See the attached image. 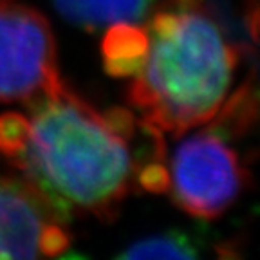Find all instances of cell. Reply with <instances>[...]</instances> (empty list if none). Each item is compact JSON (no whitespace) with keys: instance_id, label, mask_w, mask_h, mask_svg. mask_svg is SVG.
I'll return each mask as SVG.
<instances>
[{"instance_id":"6da1fadb","label":"cell","mask_w":260,"mask_h":260,"mask_svg":"<svg viewBox=\"0 0 260 260\" xmlns=\"http://www.w3.org/2000/svg\"><path fill=\"white\" fill-rule=\"evenodd\" d=\"M27 107L29 134L11 161L61 219L114 213L134 175L125 134L65 85Z\"/></svg>"},{"instance_id":"7a4b0ae2","label":"cell","mask_w":260,"mask_h":260,"mask_svg":"<svg viewBox=\"0 0 260 260\" xmlns=\"http://www.w3.org/2000/svg\"><path fill=\"white\" fill-rule=\"evenodd\" d=\"M145 29L148 47L128 92L143 123L174 136L210 123L232 85L237 47L203 0H161Z\"/></svg>"},{"instance_id":"3957f363","label":"cell","mask_w":260,"mask_h":260,"mask_svg":"<svg viewBox=\"0 0 260 260\" xmlns=\"http://www.w3.org/2000/svg\"><path fill=\"white\" fill-rule=\"evenodd\" d=\"M61 85L47 18L27 6L0 2V102L31 105Z\"/></svg>"},{"instance_id":"277c9868","label":"cell","mask_w":260,"mask_h":260,"mask_svg":"<svg viewBox=\"0 0 260 260\" xmlns=\"http://www.w3.org/2000/svg\"><path fill=\"white\" fill-rule=\"evenodd\" d=\"M244 174L222 136L206 128L177 146L168 170V190L175 204L191 217L215 219L240 195Z\"/></svg>"},{"instance_id":"5b68a950","label":"cell","mask_w":260,"mask_h":260,"mask_svg":"<svg viewBox=\"0 0 260 260\" xmlns=\"http://www.w3.org/2000/svg\"><path fill=\"white\" fill-rule=\"evenodd\" d=\"M61 220L29 181L0 179V258L60 255L71 242Z\"/></svg>"},{"instance_id":"8992f818","label":"cell","mask_w":260,"mask_h":260,"mask_svg":"<svg viewBox=\"0 0 260 260\" xmlns=\"http://www.w3.org/2000/svg\"><path fill=\"white\" fill-rule=\"evenodd\" d=\"M161 0H54L63 18L85 29L145 24Z\"/></svg>"},{"instance_id":"52a82bcc","label":"cell","mask_w":260,"mask_h":260,"mask_svg":"<svg viewBox=\"0 0 260 260\" xmlns=\"http://www.w3.org/2000/svg\"><path fill=\"white\" fill-rule=\"evenodd\" d=\"M148 37L143 24H114L102 44L105 67L114 76H134L145 60Z\"/></svg>"},{"instance_id":"ba28073f","label":"cell","mask_w":260,"mask_h":260,"mask_svg":"<svg viewBox=\"0 0 260 260\" xmlns=\"http://www.w3.org/2000/svg\"><path fill=\"white\" fill-rule=\"evenodd\" d=\"M123 258H197L199 248L190 235L168 232L134 242L125 249Z\"/></svg>"},{"instance_id":"9c48e42d","label":"cell","mask_w":260,"mask_h":260,"mask_svg":"<svg viewBox=\"0 0 260 260\" xmlns=\"http://www.w3.org/2000/svg\"><path fill=\"white\" fill-rule=\"evenodd\" d=\"M255 114L256 103L253 90L249 87H242V89L233 94L230 103H226L222 107V112H217L210 119V121H213L210 128L219 136H222V138H232V136L244 132L248 123L255 119Z\"/></svg>"},{"instance_id":"30bf717a","label":"cell","mask_w":260,"mask_h":260,"mask_svg":"<svg viewBox=\"0 0 260 260\" xmlns=\"http://www.w3.org/2000/svg\"><path fill=\"white\" fill-rule=\"evenodd\" d=\"M29 134V119L22 114L0 116V152L9 159L22 150Z\"/></svg>"},{"instance_id":"8fae6325","label":"cell","mask_w":260,"mask_h":260,"mask_svg":"<svg viewBox=\"0 0 260 260\" xmlns=\"http://www.w3.org/2000/svg\"><path fill=\"white\" fill-rule=\"evenodd\" d=\"M0 2H6V0H0Z\"/></svg>"}]
</instances>
